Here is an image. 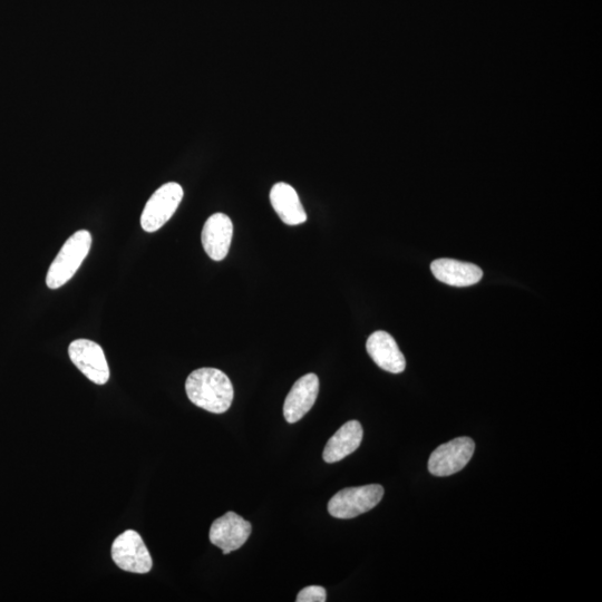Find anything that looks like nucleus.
I'll list each match as a JSON object with an SVG mask.
<instances>
[{
    "mask_svg": "<svg viewBox=\"0 0 602 602\" xmlns=\"http://www.w3.org/2000/svg\"><path fill=\"white\" fill-rule=\"evenodd\" d=\"M189 400L205 411L222 414L230 409L233 386L229 377L217 368H200L186 382Z\"/></svg>",
    "mask_w": 602,
    "mask_h": 602,
    "instance_id": "f257e3e1",
    "label": "nucleus"
},
{
    "mask_svg": "<svg viewBox=\"0 0 602 602\" xmlns=\"http://www.w3.org/2000/svg\"><path fill=\"white\" fill-rule=\"evenodd\" d=\"M92 246V235L87 230H80L67 239L61 251L48 269L46 285L50 289H58L74 277L83 261L89 255Z\"/></svg>",
    "mask_w": 602,
    "mask_h": 602,
    "instance_id": "f03ea898",
    "label": "nucleus"
},
{
    "mask_svg": "<svg viewBox=\"0 0 602 602\" xmlns=\"http://www.w3.org/2000/svg\"><path fill=\"white\" fill-rule=\"evenodd\" d=\"M383 497L384 488L380 484L347 488L330 499L328 512L337 519H353L374 509Z\"/></svg>",
    "mask_w": 602,
    "mask_h": 602,
    "instance_id": "7ed1b4c3",
    "label": "nucleus"
},
{
    "mask_svg": "<svg viewBox=\"0 0 602 602\" xmlns=\"http://www.w3.org/2000/svg\"><path fill=\"white\" fill-rule=\"evenodd\" d=\"M183 189L179 183L169 182L152 194L141 216L144 231L155 232L167 223L183 199Z\"/></svg>",
    "mask_w": 602,
    "mask_h": 602,
    "instance_id": "20e7f679",
    "label": "nucleus"
},
{
    "mask_svg": "<svg viewBox=\"0 0 602 602\" xmlns=\"http://www.w3.org/2000/svg\"><path fill=\"white\" fill-rule=\"evenodd\" d=\"M115 565L133 574H148L153 562L150 552L137 531L128 530L120 534L112 545Z\"/></svg>",
    "mask_w": 602,
    "mask_h": 602,
    "instance_id": "39448f33",
    "label": "nucleus"
},
{
    "mask_svg": "<svg viewBox=\"0 0 602 602\" xmlns=\"http://www.w3.org/2000/svg\"><path fill=\"white\" fill-rule=\"evenodd\" d=\"M72 363L89 380L97 385H104L110 380V368L103 348L89 339H77L69 347Z\"/></svg>",
    "mask_w": 602,
    "mask_h": 602,
    "instance_id": "423d86ee",
    "label": "nucleus"
},
{
    "mask_svg": "<svg viewBox=\"0 0 602 602\" xmlns=\"http://www.w3.org/2000/svg\"><path fill=\"white\" fill-rule=\"evenodd\" d=\"M475 443L470 438H458L436 449L429 460V471L435 477H449L463 470L472 459Z\"/></svg>",
    "mask_w": 602,
    "mask_h": 602,
    "instance_id": "0eeeda50",
    "label": "nucleus"
},
{
    "mask_svg": "<svg viewBox=\"0 0 602 602\" xmlns=\"http://www.w3.org/2000/svg\"><path fill=\"white\" fill-rule=\"evenodd\" d=\"M251 531L250 522L235 512H228L212 523L209 538L212 545L223 551V555H229L245 545Z\"/></svg>",
    "mask_w": 602,
    "mask_h": 602,
    "instance_id": "6e6552de",
    "label": "nucleus"
},
{
    "mask_svg": "<svg viewBox=\"0 0 602 602\" xmlns=\"http://www.w3.org/2000/svg\"><path fill=\"white\" fill-rule=\"evenodd\" d=\"M319 394V378L307 374L291 388L284 404V416L288 423H297L313 409Z\"/></svg>",
    "mask_w": 602,
    "mask_h": 602,
    "instance_id": "1a4fd4ad",
    "label": "nucleus"
},
{
    "mask_svg": "<svg viewBox=\"0 0 602 602\" xmlns=\"http://www.w3.org/2000/svg\"><path fill=\"white\" fill-rule=\"evenodd\" d=\"M366 349L368 355L382 370L400 374L405 371L406 361L395 339L383 330H378L368 338Z\"/></svg>",
    "mask_w": 602,
    "mask_h": 602,
    "instance_id": "9d476101",
    "label": "nucleus"
},
{
    "mask_svg": "<svg viewBox=\"0 0 602 602\" xmlns=\"http://www.w3.org/2000/svg\"><path fill=\"white\" fill-rule=\"evenodd\" d=\"M233 235L231 219L225 213H216L206 222L202 230V245L207 255L221 261L228 255Z\"/></svg>",
    "mask_w": 602,
    "mask_h": 602,
    "instance_id": "9b49d317",
    "label": "nucleus"
},
{
    "mask_svg": "<svg viewBox=\"0 0 602 602\" xmlns=\"http://www.w3.org/2000/svg\"><path fill=\"white\" fill-rule=\"evenodd\" d=\"M431 270L436 279L453 287L473 286L483 278V271L477 265L448 258L433 261Z\"/></svg>",
    "mask_w": 602,
    "mask_h": 602,
    "instance_id": "f8f14e48",
    "label": "nucleus"
},
{
    "mask_svg": "<svg viewBox=\"0 0 602 602\" xmlns=\"http://www.w3.org/2000/svg\"><path fill=\"white\" fill-rule=\"evenodd\" d=\"M271 206L277 215L288 226H298L305 223L307 213L301 205L296 190L284 182L275 184L270 191Z\"/></svg>",
    "mask_w": 602,
    "mask_h": 602,
    "instance_id": "ddd939ff",
    "label": "nucleus"
},
{
    "mask_svg": "<svg viewBox=\"0 0 602 602\" xmlns=\"http://www.w3.org/2000/svg\"><path fill=\"white\" fill-rule=\"evenodd\" d=\"M363 427L357 421L344 424L330 439L324 450L323 458L326 463H336L354 453L363 441Z\"/></svg>",
    "mask_w": 602,
    "mask_h": 602,
    "instance_id": "4468645a",
    "label": "nucleus"
},
{
    "mask_svg": "<svg viewBox=\"0 0 602 602\" xmlns=\"http://www.w3.org/2000/svg\"><path fill=\"white\" fill-rule=\"evenodd\" d=\"M327 600L326 589L319 586H310L301 590L297 596V602H325Z\"/></svg>",
    "mask_w": 602,
    "mask_h": 602,
    "instance_id": "2eb2a0df",
    "label": "nucleus"
}]
</instances>
